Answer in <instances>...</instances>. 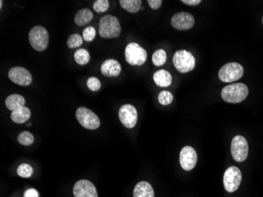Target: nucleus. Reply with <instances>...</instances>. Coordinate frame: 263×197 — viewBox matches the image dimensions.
Listing matches in <instances>:
<instances>
[{
    "label": "nucleus",
    "mask_w": 263,
    "mask_h": 197,
    "mask_svg": "<svg viewBox=\"0 0 263 197\" xmlns=\"http://www.w3.org/2000/svg\"><path fill=\"white\" fill-rule=\"evenodd\" d=\"M249 93L247 85L243 83H236L227 85L221 91V97L229 103H239L243 102Z\"/></svg>",
    "instance_id": "f257e3e1"
},
{
    "label": "nucleus",
    "mask_w": 263,
    "mask_h": 197,
    "mask_svg": "<svg viewBox=\"0 0 263 197\" xmlns=\"http://www.w3.org/2000/svg\"><path fill=\"white\" fill-rule=\"evenodd\" d=\"M120 28L119 19L111 14L105 15L101 18L98 24V33L103 38H117L120 36Z\"/></svg>",
    "instance_id": "f03ea898"
},
{
    "label": "nucleus",
    "mask_w": 263,
    "mask_h": 197,
    "mask_svg": "<svg viewBox=\"0 0 263 197\" xmlns=\"http://www.w3.org/2000/svg\"><path fill=\"white\" fill-rule=\"evenodd\" d=\"M28 41L35 50L43 51L48 46V32L45 27L36 25L29 31Z\"/></svg>",
    "instance_id": "7ed1b4c3"
},
{
    "label": "nucleus",
    "mask_w": 263,
    "mask_h": 197,
    "mask_svg": "<svg viewBox=\"0 0 263 197\" xmlns=\"http://www.w3.org/2000/svg\"><path fill=\"white\" fill-rule=\"evenodd\" d=\"M173 63L177 71L182 74L189 73L195 68V58L188 50H177L173 54Z\"/></svg>",
    "instance_id": "20e7f679"
},
{
    "label": "nucleus",
    "mask_w": 263,
    "mask_h": 197,
    "mask_svg": "<svg viewBox=\"0 0 263 197\" xmlns=\"http://www.w3.org/2000/svg\"><path fill=\"white\" fill-rule=\"evenodd\" d=\"M125 57L131 66H142L147 60V53L137 43H130L125 48Z\"/></svg>",
    "instance_id": "39448f33"
},
{
    "label": "nucleus",
    "mask_w": 263,
    "mask_h": 197,
    "mask_svg": "<svg viewBox=\"0 0 263 197\" xmlns=\"http://www.w3.org/2000/svg\"><path fill=\"white\" fill-rule=\"evenodd\" d=\"M243 67L239 63H229L220 69L219 79L225 83L234 82L243 76Z\"/></svg>",
    "instance_id": "423d86ee"
},
{
    "label": "nucleus",
    "mask_w": 263,
    "mask_h": 197,
    "mask_svg": "<svg viewBox=\"0 0 263 197\" xmlns=\"http://www.w3.org/2000/svg\"><path fill=\"white\" fill-rule=\"evenodd\" d=\"M76 118L80 125L85 129H96L100 125V121L93 111L87 107H79L76 111Z\"/></svg>",
    "instance_id": "0eeeda50"
},
{
    "label": "nucleus",
    "mask_w": 263,
    "mask_h": 197,
    "mask_svg": "<svg viewBox=\"0 0 263 197\" xmlns=\"http://www.w3.org/2000/svg\"><path fill=\"white\" fill-rule=\"evenodd\" d=\"M249 147L247 140L240 135L233 137L231 143L232 156L236 161L242 163L247 159Z\"/></svg>",
    "instance_id": "6e6552de"
},
{
    "label": "nucleus",
    "mask_w": 263,
    "mask_h": 197,
    "mask_svg": "<svg viewBox=\"0 0 263 197\" xmlns=\"http://www.w3.org/2000/svg\"><path fill=\"white\" fill-rule=\"evenodd\" d=\"M242 181V173L238 167H230L224 173L223 183L225 190L229 193H234L239 189Z\"/></svg>",
    "instance_id": "1a4fd4ad"
},
{
    "label": "nucleus",
    "mask_w": 263,
    "mask_h": 197,
    "mask_svg": "<svg viewBox=\"0 0 263 197\" xmlns=\"http://www.w3.org/2000/svg\"><path fill=\"white\" fill-rule=\"evenodd\" d=\"M119 119L122 125L126 128L132 129L137 125L138 114L137 109L131 104H125L120 107L119 112Z\"/></svg>",
    "instance_id": "9d476101"
},
{
    "label": "nucleus",
    "mask_w": 263,
    "mask_h": 197,
    "mask_svg": "<svg viewBox=\"0 0 263 197\" xmlns=\"http://www.w3.org/2000/svg\"><path fill=\"white\" fill-rule=\"evenodd\" d=\"M8 76L10 81L21 86H28L32 81V74L24 67H13L9 71Z\"/></svg>",
    "instance_id": "9b49d317"
},
{
    "label": "nucleus",
    "mask_w": 263,
    "mask_h": 197,
    "mask_svg": "<svg viewBox=\"0 0 263 197\" xmlns=\"http://www.w3.org/2000/svg\"><path fill=\"white\" fill-rule=\"evenodd\" d=\"M171 25L178 30H189L195 25V18L187 12H179L171 18Z\"/></svg>",
    "instance_id": "f8f14e48"
},
{
    "label": "nucleus",
    "mask_w": 263,
    "mask_h": 197,
    "mask_svg": "<svg viewBox=\"0 0 263 197\" xmlns=\"http://www.w3.org/2000/svg\"><path fill=\"white\" fill-rule=\"evenodd\" d=\"M197 163V154L195 149L186 146L181 149L180 153V163L185 171H191Z\"/></svg>",
    "instance_id": "ddd939ff"
},
{
    "label": "nucleus",
    "mask_w": 263,
    "mask_h": 197,
    "mask_svg": "<svg viewBox=\"0 0 263 197\" xmlns=\"http://www.w3.org/2000/svg\"><path fill=\"white\" fill-rule=\"evenodd\" d=\"M75 197H98L96 189L89 180H80L73 187Z\"/></svg>",
    "instance_id": "4468645a"
},
{
    "label": "nucleus",
    "mask_w": 263,
    "mask_h": 197,
    "mask_svg": "<svg viewBox=\"0 0 263 197\" xmlns=\"http://www.w3.org/2000/svg\"><path fill=\"white\" fill-rule=\"evenodd\" d=\"M121 67L119 61L115 59H107L101 66V73L108 77H115L120 75Z\"/></svg>",
    "instance_id": "2eb2a0df"
},
{
    "label": "nucleus",
    "mask_w": 263,
    "mask_h": 197,
    "mask_svg": "<svg viewBox=\"0 0 263 197\" xmlns=\"http://www.w3.org/2000/svg\"><path fill=\"white\" fill-rule=\"evenodd\" d=\"M133 197H155L154 189L147 181H141L135 186Z\"/></svg>",
    "instance_id": "dca6fc26"
},
{
    "label": "nucleus",
    "mask_w": 263,
    "mask_h": 197,
    "mask_svg": "<svg viewBox=\"0 0 263 197\" xmlns=\"http://www.w3.org/2000/svg\"><path fill=\"white\" fill-rule=\"evenodd\" d=\"M153 79L156 85L162 88L169 86L172 83V76L168 71L160 70L154 74Z\"/></svg>",
    "instance_id": "f3484780"
},
{
    "label": "nucleus",
    "mask_w": 263,
    "mask_h": 197,
    "mask_svg": "<svg viewBox=\"0 0 263 197\" xmlns=\"http://www.w3.org/2000/svg\"><path fill=\"white\" fill-rule=\"evenodd\" d=\"M25 99L19 94H12L9 96L5 101V105L10 111H16L21 107H24Z\"/></svg>",
    "instance_id": "a211bd4d"
},
{
    "label": "nucleus",
    "mask_w": 263,
    "mask_h": 197,
    "mask_svg": "<svg viewBox=\"0 0 263 197\" xmlns=\"http://www.w3.org/2000/svg\"><path fill=\"white\" fill-rule=\"evenodd\" d=\"M31 111L28 107H23L18 109L16 111H12L10 118L14 123L17 124H23L26 123L28 119H30Z\"/></svg>",
    "instance_id": "6ab92c4d"
},
{
    "label": "nucleus",
    "mask_w": 263,
    "mask_h": 197,
    "mask_svg": "<svg viewBox=\"0 0 263 197\" xmlns=\"http://www.w3.org/2000/svg\"><path fill=\"white\" fill-rule=\"evenodd\" d=\"M93 14L89 9L85 8L78 10L75 15L74 23L78 26H83L93 20Z\"/></svg>",
    "instance_id": "aec40b11"
},
{
    "label": "nucleus",
    "mask_w": 263,
    "mask_h": 197,
    "mask_svg": "<svg viewBox=\"0 0 263 197\" xmlns=\"http://www.w3.org/2000/svg\"><path fill=\"white\" fill-rule=\"evenodd\" d=\"M120 6L129 13H137L141 10L142 1L141 0H120Z\"/></svg>",
    "instance_id": "412c9836"
},
{
    "label": "nucleus",
    "mask_w": 263,
    "mask_h": 197,
    "mask_svg": "<svg viewBox=\"0 0 263 197\" xmlns=\"http://www.w3.org/2000/svg\"><path fill=\"white\" fill-rule=\"evenodd\" d=\"M73 57H74L76 63L80 66H85V65L88 64L90 61V54H89V51L84 49L76 50Z\"/></svg>",
    "instance_id": "4be33fe9"
},
{
    "label": "nucleus",
    "mask_w": 263,
    "mask_h": 197,
    "mask_svg": "<svg viewBox=\"0 0 263 197\" xmlns=\"http://www.w3.org/2000/svg\"><path fill=\"white\" fill-rule=\"evenodd\" d=\"M167 52L163 49H158L152 55V62L156 67H161L165 64L167 61Z\"/></svg>",
    "instance_id": "5701e85b"
},
{
    "label": "nucleus",
    "mask_w": 263,
    "mask_h": 197,
    "mask_svg": "<svg viewBox=\"0 0 263 197\" xmlns=\"http://www.w3.org/2000/svg\"><path fill=\"white\" fill-rule=\"evenodd\" d=\"M18 143L24 145V146H29L33 143L34 137L32 133H29L28 131H24L18 135Z\"/></svg>",
    "instance_id": "b1692460"
},
{
    "label": "nucleus",
    "mask_w": 263,
    "mask_h": 197,
    "mask_svg": "<svg viewBox=\"0 0 263 197\" xmlns=\"http://www.w3.org/2000/svg\"><path fill=\"white\" fill-rule=\"evenodd\" d=\"M83 44V37L80 34L74 33L71 35L67 40V46L71 49H76Z\"/></svg>",
    "instance_id": "393cba45"
},
{
    "label": "nucleus",
    "mask_w": 263,
    "mask_h": 197,
    "mask_svg": "<svg viewBox=\"0 0 263 197\" xmlns=\"http://www.w3.org/2000/svg\"><path fill=\"white\" fill-rule=\"evenodd\" d=\"M17 173L20 177L28 178V177H30L32 176V173H33V170H32V167L30 165H28L27 163H23V164H21L18 167Z\"/></svg>",
    "instance_id": "a878e982"
},
{
    "label": "nucleus",
    "mask_w": 263,
    "mask_h": 197,
    "mask_svg": "<svg viewBox=\"0 0 263 197\" xmlns=\"http://www.w3.org/2000/svg\"><path fill=\"white\" fill-rule=\"evenodd\" d=\"M158 98H159V103L163 106H167L173 102V96L169 91H162L159 93Z\"/></svg>",
    "instance_id": "bb28decb"
},
{
    "label": "nucleus",
    "mask_w": 263,
    "mask_h": 197,
    "mask_svg": "<svg viewBox=\"0 0 263 197\" xmlns=\"http://www.w3.org/2000/svg\"><path fill=\"white\" fill-rule=\"evenodd\" d=\"M109 8V1L107 0H96L93 3V9L97 13L106 12Z\"/></svg>",
    "instance_id": "cd10ccee"
},
{
    "label": "nucleus",
    "mask_w": 263,
    "mask_h": 197,
    "mask_svg": "<svg viewBox=\"0 0 263 197\" xmlns=\"http://www.w3.org/2000/svg\"><path fill=\"white\" fill-rule=\"evenodd\" d=\"M87 86L89 88V90L93 91V92H96V91L100 89V81L97 77L91 76V77H89L88 81H87Z\"/></svg>",
    "instance_id": "c85d7f7f"
},
{
    "label": "nucleus",
    "mask_w": 263,
    "mask_h": 197,
    "mask_svg": "<svg viewBox=\"0 0 263 197\" xmlns=\"http://www.w3.org/2000/svg\"><path fill=\"white\" fill-rule=\"evenodd\" d=\"M96 35V32L93 27L89 26L85 28L83 31V39L87 42H91L94 40Z\"/></svg>",
    "instance_id": "c756f323"
},
{
    "label": "nucleus",
    "mask_w": 263,
    "mask_h": 197,
    "mask_svg": "<svg viewBox=\"0 0 263 197\" xmlns=\"http://www.w3.org/2000/svg\"><path fill=\"white\" fill-rule=\"evenodd\" d=\"M147 2H148L149 6L153 10H158L163 4L162 0H148Z\"/></svg>",
    "instance_id": "7c9ffc66"
},
{
    "label": "nucleus",
    "mask_w": 263,
    "mask_h": 197,
    "mask_svg": "<svg viewBox=\"0 0 263 197\" xmlns=\"http://www.w3.org/2000/svg\"><path fill=\"white\" fill-rule=\"evenodd\" d=\"M38 192L36 189H28L24 194V197H38Z\"/></svg>",
    "instance_id": "2f4dec72"
},
{
    "label": "nucleus",
    "mask_w": 263,
    "mask_h": 197,
    "mask_svg": "<svg viewBox=\"0 0 263 197\" xmlns=\"http://www.w3.org/2000/svg\"><path fill=\"white\" fill-rule=\"evenodd\" d=\"M181 2L189 6H197L201 2V0H182Z\"/></svg>",
    "instance_id": "473e14b6"
},
{
    "label": "nucleus",
    "mask_w": 263,
    "mask_h": 197,
    "mask_svg": "<svg viewBox=\"0 0 263 197\" xmlns=\"http://www.w3.org/2000/svg\"><path fill=\"white\" fill-rule=\"evenodd\" d=\"M2 1H0V8L2 9Z\"/></svg>",
    "instance_id": "72a5a7b5"
},
{
    "label": "nucleus",
    "mask_w": 263,
    "mask_h": 197,
    "mask_svg": "<svg viewBox=\"0 0 263 197\" xmlns=\"http://www.w3.org/2000/svg\"></svg>",
    "instance_id": "f704fd0d"
}]
</instances>
